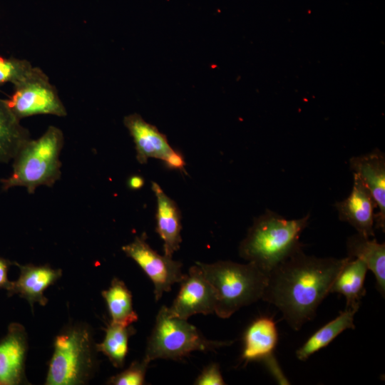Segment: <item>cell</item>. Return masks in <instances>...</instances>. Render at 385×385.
<instances>
[{"label":"cell","mask_w":385,"mask_h":385,"mask_svg":"<svg viewBox=\"0 0 385 385\" xmlns=\"http://www.w3.org/2000/svg\"><path fill=\"white\" fill-rule=\"evenodd\" d=\"M349 257H317L297 250L267 274L261 299L272 304L295 331L312 320Z\"/></svg>","instance_id":"6da1fadb"},{"label":"cell","mask_w":385,"mask_h":385,"mask_svg":"<svg viewBox=\"0 0 385 385\" xmlns=\"http://www.w3.org/2000/svg\"><path fill=\"white\" fill-rule=\"evenodd\" d=\"M309 214L287 220L267 210L256 217L239 246V255L268 274L279 263L302 247L299 237L309 221Z\"/></svg>","instance_id":"7a4b0ae2"},{"label":"cell","mask_w":385,"mask_h":385,"mask_svg":"<svg viewBox=\"0 0 385 385\" xmlns=\"http://www.w3.org/2000/svg\"><path fill=\"white\" fill-rule=\"evenodd\" d=\"M63 143L62 130L54 125L48 126L38 138H31L13 159L10 176L1 180L2 189L24 187L34 194L41 185L52 187L61 178Z\"/></svg>","instance_id":"3957f363"},{"label":"cell","mask_w":385,"mask_h":385,"mask_svg":"<svg viewBox=\"0 0 385 385\" xmlns=\"http://www.w3.org/2000/svg\"><path fill=\"white\" fill-rule=\"evenodd\" d=\"M196 264L215 291V313L219 317L229 318L240 308L261 299L267 274L253 263L218 261Z\"/></svg>","instance_id":"277c9868"},{"label":"cell","mask_w":385,"mask_h":385,"mask_svg":"<svg viewBox=\"0 0 385 385\" xmlns=\"http://www.w3.org/2000/svg\"><path fill=\"white\" fill-rule=\"evenodd\" d=\"M45 384H84L97 367L96 344L88 325L71 324L55 337Z\"/></svg>","instance_id":"5b68a950"},{"label":"cell","mask_w":385,"mask_h":385,"mask_svg":"<svg viewBox=\"0 0 385 385\" xmlns=\"http://www.w3.org/2000/svg\"><path fill=\"white\" fill-rule=\"evenodd\" d=\"M231 342L206 339L187 319L172 315L168 307L160 309L151 334L148 339L144 359L179 360L194 351H212Z\"/></svg>","instance_id":"8992f818"},{"label":"cell","mask_w":385,"mask_h":385,"mask_svg":"<svg viewBox=\"0 0 385 385\" xmlns=\"http://www.w3.org/2000/svg\"><path fill=\"white\" fill-rule=\"evenodd\" d=\"M6 102L20 120L36 115H67L56 86L38 66H33L28 74L14 86V92Z\"/></svg>","instance_id":"52a82bcc"},{"label":"cell","mask_w":385,"mask_h":385,"mask_svg":"<svg viewBox=\"0 0 385 385\" xmlns=\"http://www.w3.org/2000/svg\"><path fill=\"white\" fill-rule=\"evenodd\" d=\"M122 250L151 279L156 301L161 298L164 292H170L175 283H180L185 275L182 272L183 264L170 257L160 255L153 250L147 242L145 234L135 237L130 243L123 246Z\"/></svg>","instance_id":"ba28073f"},{"label":"cell","mask_w":385,"mask_h":385,"mask_svg":"<svg viewBox=\"0 0 385 385\" xmlns=\"http://www.w3.org/2000/svg\"><path fill=\"white\" fill-rule=\"evenodd\" d=\"M180 283L179 292L172 305L168 307L172 315L188 319L197 314L215 313V291L197 264L189 269Z\"/></svg>","instance_id":"9c48e42d"},{"label":"cell","mask_w":385,"mask_h":385,"mask_svg":"<svg viewBox=\"0 0 385 385\" xmlns=\"http://www.w3.org/2000/svg\"><path fill=\"white\" fill-rule=\"evenodd\" d=\"M349 167L359 176L373 197L377 212L374 215V229L385 230V155L377 148L354 156Z\"/></svg>","instance_id":"30bf717a"},{"label":"cell","mask_w":385,"mask_h":385,"mask_svg":"<svg viewBox=\"0 0 385 385\" xmlns=\"http://www.w3.org/2000/svg\"><path fill=\"white\" fill-rule=\"evenodd\" d=\"M339 218L351 225L357 233L374 236V210L376 204L357 175L353 173V185L349 195L334 204Z\"/></svg>","instance_id":"8fae6325"},{"label":"cell","mask_w":385,"mask_h":385,"mask_svg":"<svg viewBox=\"0 0 385 385\" xmlns=\"http://www.w3.org/2000/svg\"><path fill=\"white\" fill-rule=\"evenodd\" d=\"M28 349L24 327L11 323L6 334L0 340V385L26 383L25 361Z\"/></svg>","instance_id":"7c38bea8"},{"label":"cell","mask_w":385,"mask_h":385,"mask_svg":"<svg viewBox=\"0 0 385 385\" xmlns=\"http://www.w3.org/2000/svg\"><path fill=\"white\" fill-rule=\"evenodd\" d=\"M123 124L133 138L136 150V159L145 164L150 158L166 162L175 151L169 144L165 134L156 126L146 122L138 113L128 115Z\"/></svg>","instance_id":"4fadbf2b"},{"label":"cell","mask_w":385,"mask_h":385,"mask_svg":"<svg viewBox=\"0 0 385 385\" xmlns=\"http://www.w3.org/2000/svg\"><path fill=\"white\" fill-rule=\"evenodd\" d=\"M14 264L19 267L20 274L17 280L12 282V287L8 292V295L19 294L27 300L31 308L35 302L41 306L46 305L48 299L44 296L43 292L61 277V270L52 268L49 265H22L16 262H14Z\"/></svg>","instance_id":"5bb4252c"},{"label":"cell","mask_w":385,"mask_h":385,"mask_svg":"<svg viewBox=\"0 0 385 385\" xmlns=\"http://www.w3.org/2000/svg\"><path fill=\"white\" fill-rule=\"evenodd\" d=\"M243 339L242 361L245 363L264 361L271 370L272 366L274 371L276 370L272 365L274 364L272 359L278 341V332L272 318L261 317L254 320L247 328Z\"/></svg>","instance_id":"9a60e30c"},{"label":"cell","mask_w":385,"mask_h":385,"mask_svg":"<svg viewBox=\"0 0 385 385\" xmlns=\"http://www.w3.org/2000/svg\"><path fill=\"white\" fill-rule=\"evenodd\" d=\"M152 190L157 202L156 232L163 241L164 255L172 257L182 242L181 212L176 202L157 183H152Z\"/></svg>","instance_id":"2e32d148"},{"label":"cell","mask_w":385,"mask_h":385,"mask_svg":"<svg viewBox=\"0 0 385 385\" xmlns=\"http://www.w3.org/2000/svg\"><path fill=\"white\" fill-rule=\"evenodd\" d=\"M348 257L360 259L375 276L376 288L384 296L385 292V244L375 238L359 233L350 236L346 242Z\"/></svg>","instance_id":"e0dca14e"},{"label":"cell","mask_w":385,"mask_h":385,"mask_svg":"<svg viewBox=\"0 0 385 385\" xmlns=\"http://www.w3.org/2000/svg\"><path fill=\"white\" fill-rule=\"evenodd\" d=\"M368 269L358 258H351L343 265L336 276L329 293H339L346 298V308L360 307L366 294L364 281Z\"/></svg>","instance_id":"ac0fdd59"},{"label":"cell","mask_w":385,"mask_h":385,"mask_svg":"<svg viewBox=\"0 0 385 385\" xmlns=\"http://www.w3.org/2000/svg\"><path fill=\"white\" fill-rule=\"evenodd\" d=\"M30 139L29 130L21 124L6 100L0 98V162L7 163L13 160Z\"/></svg>","instance_id":"d6986e66"},{"label":"cell","mask_w":385,"mask_h":385,"mask_svg":"<svg viewBox=\"0 0 385 385\" xmlns=\"http://www.w3.org/2000/svg\"><path fill=\"white\" fill-rule=\"evenodd\" d=\"M359 307L346 308L339 314L317 332L296 351L300 361L307 360L311 355L327 346L339 334L348 329H354V317Z\"/></svg>","instance_id":"ffe728a7"},{"label":"cell","mask_w":385,"mask_h":385,"mask_svg":"<svg viewBox=\"0 0 385 385\" xmlns=\"http://www.w3.org/2000/svg\"><path fill=\"white\" fill-rule=\"evenodd\" d=\"M101 294L106 302L112 322L129 326L138 320L137 313L133 307L132 294L122 280L113 278L109 288Z\"/></svg>","instance_id":"44dd1931"},{"label":"cell","mask_w":385,"mask_h":385,"mask_svg":"<svg viewBox=\"0 0 385 385\" xmlns=\"http://www.w3.org/2000/svg\"><path fill=\"white\" fill-rule=\"evenodd\" d=\"M135 332L132 325L123 326L111 322L103 341L96 344V351L106 355L115 367L121 368L128 353L129 338Z\"/></svg>","instance_id":"7402d4cb"},{"label":"cell","mask_w":385,"mask_h":385,"mask_svg":"<svg viewBox=\"0 0 385 385\" xmlns=\"http://www.w3.org/2000/svg\"><path fill=\"white\" fill-rule=\"evenodd\" d=\"M32 67L31 62L26 59L0 55V86L6 83L16 85L28 74Z\"/></svg>","instance_id":"603a6c76"},{"label":"cell","mask_w":385,"mask_h":385,"mask_svg":"<svg viewBox=\"0 0 385 385\" xmlns=\"http://www.w3.org/2000/svg\"><path fill=\"white\" fill-rule=\"evenodd\" d=\"M149 363L144 358L140 361H134L128 369L111 376L107 384L113 385H142L145 382V374Z\"/></svg>","instance_id":"cb8c5ba5"},{"label":"cell","mask_w":385,"mask_h":385,"mask_svg":"<svg viewBox=\"0 0 385 385\" xmlns=\"http://www.w3.org/2000/svg\"><path fill=\"white\" fill-rule=\"evenodd\" d=\"M196 385H223L225 384L220 366L216 363L207 365L195 379Z\"/></svg>","instance_id":"d4e9b609"},{"label":"cell","mask_w":385,"mask_h":385,"mask_svg":"<svg viewBox=\"0 0 385 385\" xmlns=\"http://www.w3.org/2000/svg\"><path fill=\"white\" fill-rule=\"evenodd\" d=\"M14 265V262L0 256V289L10 291L12 287V282L8 278V271L9 267Z\"/></svg>","instance_id":"484cf974"},{"label":"cell","mask_w":385,"mask_h":385,"mask_svg":"<svg viewBox=\"0 0 385 385\" xmlns=\"http://www.w3.org/2000/svg\"><path fill=\"white\" fill-rule=\"evenodd\" d=\"M165 165L171 169L185 170V165L184 158L181 153L175 150L165 163Z\"/></svg>","instance_id":"4316f807"},{"label":"cell","mask_w":385,"mask_h":385,"mask_svg":"<svg viewBox=\"0 0 385 385\" xmlns=\"http://www.w3.org/2000/svg\"><path fill=\"white\" fill-rule=\"evenodd\" d=\"M144 185V179L139 175H133L127 180V185L131 190L140 189Z\"/></svg>","instance_id":"83f0119b"}]
</instances>
